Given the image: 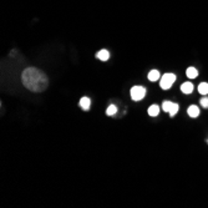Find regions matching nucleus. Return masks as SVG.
Masks as SVG:
<instances>
[{
    "label": "nucleus",
    "mask_w": 208,
    "mask_h": 208,
    "mask_svg": "<svg viewBox=\"0 0 208 208\" xmlns=\"http://www.w3.org/2000/svg\"><path fill=\"white\" fill-rule=\"evenodd\" d=\"M22 85L32 92H42L47 88L49 80L45 72L36 67H27L21 73Z\"/></svg>",
    "instance_id": "obj_1"
},
{
    "label": "nucleus",
    "mask_w": 208,
    "mask_h": 208,
    "mask_svg": "<svg viewBox=\"0 0 208 208\" xmlns=\"http://www.w3.org/2000/svg\"><path fill=\"white\" fill-rule=\"evenodd\" d=\"M174 81H176V75L174 73H164L161 77L159 85L163 90H168V88H171V86L173 85Z\"/></svg>",
    "instance_id": "obj_2"
},
{
    "label": "nucleus",
    "mask_w": 208,
    "mask_h": 208,
    "mask_svg": "<svg viewBox=\"0 0 208 208\" xmlns=\"http://www.w3.org/2000/svg\"><path fill=\"white\" fill-rule=\"evenodd\" d=\"M146 95V88L143 86H133L131 88V98L133 101H141Z\"/></svg>",
    "instance_id": "obj_3"
},
{
    "label": "nucleus",
    "mask_w": 208,
    "mask_h": 208,
    "mask_svg": "<svg viewBox=\"0 0 208 208\" xmlns=\"http://www.w3.org/2000/svg\"><path fill=\"white\" fill-rule=\"evenodd\" d=\"M162 108H163V111L168 112L171 115V117H173L178 111V105L174 102H171V101H164L162 103Z\"/></svg>",
    "instance_id": "obj_4"
},
{
    "label": "nucleus",
    "mask_w": 208,
    "mask_h": 208,
    "mask_svg": "<svg viewBox=\"0 0 208 208\" xmlns=\"http://www.w3.org/2000/svg\"><path fill=\"white\" fill-rule=\"evenodd\" d=\"M96 57L101 61H107L108 57H110V52L107 50H100L97 54H96Z\"/></svg>",
    "instance_id": "obj_5"
},
{
    "label": "nucleus",
    "mask_w": 208,
    "mask_h": 208,
    "mask_svg": "<svg viewBox=\"0 0 208 208\" xmlns=\"http://www.w3.org/2000/svg\"><path fill=\"white\" fill-rule=\"evenodd\" d=\"M90 105H91V101H90V98L88 97H82L81 100H80V106H81V108L82 110H85V111H88L90 110Z\"/></svg>",
    "instance_id": "obj_6"
},
{
    "label": "nucleus",
    "mask_w": 208,
    "mask_h": 208,
    "mask_svg": "<svg viewBox=\"0 0 208 208\" xmlns=\"http://www.w3.org/2000/svg\"><path fill=\"white\" fill-rule=\"evenodd\" d=\"M187 112H188V115L191 116V117H197L198 115H199V108H198V106H196V105H192V106H189L188 107V110H187Z\"/></svg>",
    "instance_id": "obj_7"
},
{
    "label": "nucleus",
    "mask_w": 208,
    "mask_h": 208,
    "mask_svg": "<svg viewBox=\"0 0 208 208\" xmlns=\"http://www.w3.org/2000/svg\"><path fill=\"white\" fill-rule=\"evenodd\" d=\"M181 91H182L183 93H192V91H193V85H192L191 82H184V83H182V86H181Z\"/></svg>",
    "instance_id": "obj_8"
},
{
    "label": "nucleus",
    "mask_w": 208,
    "mask_h": 208,
    "mask_svg": "<svg viewBox=\"0 0 208 208\" xmlns=\"http://www.w3.org/2000/svg\"><path fill=\"white\" fill-rule=\"evenodd\" d=\"M158 113H159V107L157 105H151L148 108V115L152 117H156V116H158Z\"/></svg>",
    "instance_id": "obj_9"
},
{
    "label": "nucleus",
    "mask_w": 208,
    "mask_h": 208,
    "mask_svg": "<svg viewBox=\"0 0 208 208\" xmlns=\"http://www.w3.org/2000/svg\"><path fill=\"white\" fill-rule=\"evenodd\" d=\"M186 75H187L189 78H196V77L198 76V71H197V69H194V67H188L187 71H186Z\"/></svg>",
    "instance_id": "obj_10"
},
{
    "label": "nucleus",
    "mask_w": 208,
    "mask_h": 208,
    "mask_svg": "<svg viewBox=\"0 0 208 208\" xmlns=\"http://www.w3.org/2000/svg\"><path fill=\"white\" fill-rule=\"evenodd\" d=\"M159 78V71L158 70H152L148 72V80L149 81H157Z\"/></svg>",
    "instance_id": "obj_11"
},
{
    "label": "nucleus",
    "mask_w": 208,
    "mask_h": 208,
    "mask_svg": "<svg viewBox=\"0 0 208 208\" xmlns=\"http://www.w3.org/2000/svg\"><path fill=\"white\" fill-rule=\"evenodd\" d=\"M198 92H199L201 95H207V93H208V83H206V82L199 83V86H198Z\"/></svg>",
    "instance_id": "obj_12"
},
{
    "label": "nucleus",
    "mask_w": 208,
    "mask_h": 208,
    "mask_svg": "<svg viewBox=\"0 0 208 208\" xmlns=\"http://www.w3.org/2000/svg\"><path fill=\"white\" fill-rule=\"evenodd\" d=\"M116 112H117V107H116L115 105H110V106L107 107V110H106V113H107L108 116H113Z\"/></svg>",
    "instance_id": "obj_13"
},
{
    "label": "nucleus",
    "mask_w": 208,
    "mask_h": 208,
    "mask_svg": "<svg viewBox=\"0 0 208 208\" xmlns=\"http://www.w3.org/2000/svg\"><path fill=\"white\" fill-rule=\"evenodd\" d=\"M199 102H201V106H203L204 108H208V97H207V96L202 97Z\"/></svg>",
    "instance_id": "obj_14"
}]
</instances>
